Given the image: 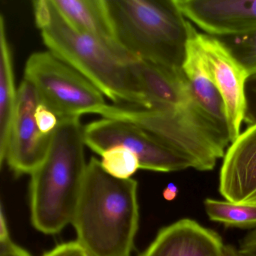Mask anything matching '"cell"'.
<instances>
[{
	"mask_svg": "<svg viewBox=\"0 0 256 256\" xmlns=\"http://www.w3.org/2000/svg\"><path fill=\"white\" fill-rule=\"evenodd\" d=\"M36 24L56 58L83 74L116 104L149 108L134 68L137 59L124 56L70 26L52 0L32 2Z\"/></svg>",
	"mask_w": 256,
	"mask_h": 256,
	"instance_id": "obj_1",
	"label": "cell"
},
{
	"mask_svg": "<svg viewBox=\"0 0 256 256\" xmlns=\"http://www.w3.org/2000/svg\"><path fill=\"white\" fill-rule=\"evenodd\" d=\"M137 194V181L114 178L91 158L72 222L90 256H131L138 228Z\"/></svg>",
	"mask_w": 256,
	"mask_h": 256,
	"instance_id": "obj_2",
	"label": "cell"
},
{
	"mask_svg": "<svg viewBox=\"0 0 256 256\" xmlns=\"http://www.w3.org/2000/svg\"><path fill=\"white\" fill-rule=\"evenodd\" d=\"M79 118L59 120L43 162L31 174L32 226L46 234L59 233L72 222L88 164Z\"/></svg>",
	"mask_w": 256,
	"mask_h": 256,
	"instance_id": "obj_3",
	"label": "cell"
},
{
	"mask_svg": "<svg viewBox=\"0 0 256 256\" xmlns=\"http://www.w3.org/2000/svg\"><path fill=\"white\" fill-rule=\"evenodd\" d=\"M98 114L140 126L185 156L192 168L200 172L212 170L230 144L228 131L205 113L192 91L156 108L106 104Z\"/></svg>",
	"mask_w": 256,
	"mask_h": 256,
	"instance_id": "obj_4",
	"label": "cell"
},
{
	"mask_svg": "<svg viewBox=\"0 0 256 256\" xmlns=\"http://www.w3.org/2000/svg\"><path fill=\"white\" fill-rule=\"evenodd\" d=\"M120 44L138 60L182 68L192 24L174 0H106Z\"/></svg>",
	"mask_w": 256,
	"mask_h": 256,
	"instance_id": "obj_5",
	"label": "cell"
},
{
	"mask_svg": "<svg viewBox=\"0 0 256 256\" xmlns=\"http://www.w3.org/2000/svg\"><path fill=\"white\" fill-rule=\"evenodd\" d=\"M24 80L35 88L40 104L59 120L98 114L106 106L102 92L95 85L50 52L30 56Z\"/></svg>",
	"mask_w": 256,
	"mask_h": 256,
	"instance_id": "obj_6",
	"label": "cell"
},
{
	"mask_svg": "<svg viewBox=\"0 0 256 256\" xmlns=\"http://www.w3.org/2000/svg\"><path fill=\"white\" fill-rule=\"evenodd\" d=\"M83 134L85 145L100 155L113 146H125L137 156L142 169L174 172L192 168L185 156L127 121L104 118L83 127Z\"/></svg>",
	"mask_w": 256,
	"mask_h": 256,
	"instance_id": "obj_7",
	"label": "cell"
},
{
	"mask_svg": "<svg viewBox=\"0 0 256 256\" xmlns=\"http://www.w3.org/2000/svg\"><path fill=\"white\" fill-rule=\"evenodd\" d=\"M194 37L222 98L229 138L232 143L240 134L241 125L244 122L246 83L250 76L216 37L197 30Z\"/></svg>",
	"mask_w": 256,
	"mask_h": 256,
	"instance_id": "obj_8",
	"label": "cell"
},
{
	"mask_svg": "<svg viewBox=\"0 0 256 256\" xmlns=\"http://www.w3.org/2000/svg\"><path fill=\"white\" fill-rule=\"evenodd\" d=\"M40 104L34 86L24 79L18 90L17 106L7 146L6 161L17 176L31 174L43 162L52 134L41 132L35 119Z\"/></svg>",
	"mask_w": 256,
	"mask_h": 256,
	"instance_id": "obj_9",
	"label": "cell"
},
{
	"mask_svg": "<svg viewBox=\"0 0 256 256\" xmlns=\"http://www.w3.org/2000/svg\"><path fill=\"white\" fill-rule=\"evenodd\" d=\"M184 17L214 36L256 30V0H174Z\"/></svg>",
	"mask_w": 256,
	"mask_h": 256,
	"instance_id": "obj_10",
	"label": "cell"
},
{
	"mask_svg": "<svg viewBox=\"0 0 256 256\" xmlns=\"http://www.w3.org/2000/svg\"><path fill=\"white\" fill-rule=\"evenodd\" d=\"M218 190L226 200L256 204V124L248 126L226 150Z\"/></svg>",
	"mask_w": 256,
	"mask_h": 256,
	"instance_id": "obj_11",
	"label": "cell"
},
{
	"mask_svg": "<svg viewBox=\"0 0 256 256\" xmlns=\"http://www.w3.org/2000/svg\"><path fill=\"white\" fill-rule=\"evenodd\" d=\"M224 246L216 232L182 218L162 228L140 256H222Z\"/></svg>",
	"mask_w": 256,
	"mask_h": 256,
	"instance_id": "obj_12",
	"label": "cell"
},
{
	"mask_svg": "<svg viewBox=\"0 0 256 256\" xmlns=\"http://www.w3.org/2000/svg\"><path fill=\"white\" fill-rule=\"evenodd\" d=\"M70 26L91 36L128 58H133L120 44L110 20L106 0H52Z\"/></svg>",
	"mask_w": 256,
	"mask_h": 256,
	"instance_id": "obj_13",
	"label": "cell"
},
{
	"mask_svg": "<svg viewBox=\"0 0 256 256\" xmlns=\"http://www.w3.org/2000/svg\"><path fill=\"white\" fill-rule=\"evenodd\" d=\"M196 30L191 24L186 55L182 70L194 97L205 113L220 126L228 131L224 102L196 41Z\"/></svg>",
	"mask_w": 256,
	"mask_h": 256,
	"instance_id": "obj_14",
	"label": "cell"
},
{
	"mask_svg": "<svg viewBox=\"0 0 256 256\" xmlns=\"http://www.w3.org/2000/svg\"><path fill=\"white\" fill-rule=\"evenodd\" d=\"M12 54L7 38L5 20L0 16V164L6 156L12 126L17 106Z\"/></svg>",
	"mask_w": 256,
	"mask_h": 256,
	"instance_id": "obj_15",
	"label": "cell"
},
{
	"mask_svg": "<svg viewBox=\"0 0 256 256\" xmlns=\"http://www.w3.org/2000/svg\"><path fill=\"white\" fill-rule=\"evenodd\" d=\"M204 208L212 221L240 228L256 227V204L208 198L204 200Z\"/></svg>",
	"mask_w": 256,
	"mask_h": 256,
	"instance_id": "obj_16",
	"label": "cell"
},
{
	"mask_svg": "<svg viewBox=\"0 0 256 256\" xmlns=\"http://www.w3.org/2000/svg\"><path fill=\"white\" fill-rule=\"evenodd\" d=\"M215 37L244 67L250 77L256 76V30Z\"/></svg>",
	"mask_w": 256,
	"mask_h": 256,
	"instance_id": "obj_17",
	"label": "cell"
},
{
	"mask_svg": "<svg viewBox=\"0 0 256 256\" xmlns=\"http://www.w3.org/2000/svg\"><path fill=\"white\" fill-rule=\"evenodd\" d=\"M101 156L103 168L118 179H130L140 168L137 156L125 146H113Z\"/></svg>",
	"mask_w": 256,
	"mask_h": 256,
	"instance_id": "obj_18",
	"label": "cell"
},
{
	"mask_svg": "<svg viewBox=\"0 0 256 256\" xmlns=\"http://www.w3.org/2000/svg\"><path fill=\"white\" fill-rule=\"evenodd\" d=\"M35 119L38 128L44 134H52L59 124L58 116L46 106L40 103L36 108Z\"/></svg>",
	"mask_w": 256,
	"mask_h": 256,
	"instance_id": "obj_19",
	"label": "cell"
},
{
	"mask_svg": "<svg viewBox=\"0 0 256 256\" xmlns=\"http://www.w3.org/2000/svg\"><path fill=\"white\" fill-rule=\"evenodd\" d=\"M245 90L246 108L244 122L248 126L256 124V76L248 78Z\"/></svg>",
	"mask_w": 256,
	"mask_h": 256,
	"instance_id": "obj_20",
	"label": "cell"
},
{
	"mask_svg": "<svg viewBox=\"0 0 256 256\" xmlns=\"http://www.w3.org/2000/svg\"><path fill=\"white\" fill-rule=\"evenodd\" d=\"M42 256H90L78 241H71L56 246Z\"/></svg>",
	"mask_w": 256,
	"mask_h": 256,
	"instance_id": "obj_21",
	"label": "cell"
},
{
	"mask_svg": "<svg viewBox=\"0 0 256 256\" xmlns=\"http://www.w3.org/2000/svg\"><path fill=\"white\" fill-rule=\"evenodd\" d=\"M238 251L240 256H256V228L242 238Z\"/></svg>",
	"mask_w": 256,
	"mask_h": 256,
	"instance_id": "obj_22",
	"label": "cell"
},
{
	"mask_svg": "<svg viewBox=\"0 0 256 256\" xmlns=\"http://www.w3.org/2000/svg\"><path fill=\"white\" fill-rule=\"evenodd\" d=\"M0 256H32L26 250L12 241L0 242Z\"/></svg>",
	"mask_w": 256,
	"mask_h": 256,
	"instance_id": "obj_23",
	"label": "cell"
},
{
	"mask_svg": "<svg viewBox=\"0 0 256 256\" xmlns=\"http://www.w3.org/2000/svg\"><path fill=\"white\" fill-rule=\"evenodd\" d=\"M10 240H11V238H10L8 224H7L2 206L0 211V242H5Z\"/></svg>",
	"mask_w": 256,
	"mask_h": 256,
	"instance_id": "obj_24",
	"label": "cell"
},
{
	"mask_svg": "<svg viewBox=\"0 0 256 256\" xmlns=\"http://www.w3.org/2000/svg\"><path fill=\"white\" fill-rule=\"evenodd\" d=\"M176 193H178V188L173 184H170L168 186L167 188L164 190V192H163V196H164V198L168 200H172L175 198L176 196Z\"/></svg>",
	"mask_w": 256,
	"mask_h": 256,
	"instance_id": "obj_25",
	"label": "cell"
},
{
	"mask_svg": "<svg viewBox=\"0 0 256 256\" xmlns=\"http://www.w3.org/2000/svg\"><path fill=\"white\" fill-rule=\"evenodd\" d=\"M222 256H240L239 251L233 246L224 245Z\"/></svg>",
	"mask_w": 256,
	"mask_h": 256,
	"instance_id": "obj_26",
	"label": "cell"
}]
</instances>
